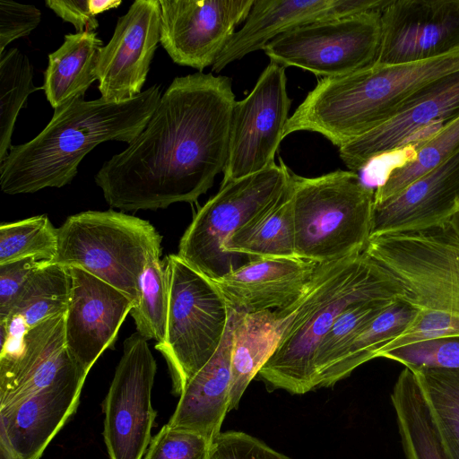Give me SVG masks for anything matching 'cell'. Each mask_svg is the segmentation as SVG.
Masks as SVG:
<instances>
[{
    "label": "cell",
    "mask_w": 459,
    "mask_h": 459,
    "mask_svg": "<svg viewBox=\"0 0 459 459\" xmlns=\"http://www.w3.org/2000/svg\"><path fill=\"white\" fill-rule=\"evenodd\" d=\"M235 102L228 76L176 77L142 133L96 173L108 204L139 211L196 202L225 169Z\"/></svg>",
    "instance_id": "cell-1"
},
{
    "label": "cell",
    "mask_w": 459,
    "mask_h": 459,
    "mask_svg": "<svg viewBox=\"0 0 459 459\" xmlns=\"http://www.w3.org/2000/svg\"><path fill=\"white\" fill-rule=\"evenodd\" d=\"M154 84L121 101L76 100L54 115L30 141L12 145L0 162V187L7 195L31 194L70 184L82 160L107 141L132 143L161 97Z\"/></svg>",
    "instance_id": "cell-2"
},
{
    "label": "cell",
    "mask_w": 459,
    "mask_h": 459,
    "mask_svg": "<svg viewBox=\"0 0 459 459\" xmlns=\"http://www.w3.org/2000/svg\"><path fill=\"white\" fill-rule=\"evenodd\" d=\"M402 297L403 291L391 273L365 251L318 264L258 378L270 392L281 389L304 394L315 390V354L336 319L356 304Z\"/></svg>",
    "instance_id": "cell-3"
},
{
    "label": "cell",
    "mask_w": 459,
    "mask_h": 459,
    "mask_svg": "<svg viewBox=\"0 0 459 459\" xmlns=\"http://www.w3.org/2000/svg\"><path fill=\"white\" fill-rule=\"evenodd\" d=\"M459 70V50L403 65H374L321 78L290 117L283 136L316 132L339 148L394 117L424 88Z\"/></svg>",
    "instance_id": "cell-4"
},
{
    "label": "cell",
    "mask_w": 459,
    "mask_h": 459,
    "mask_svg": "<svg viewBox=\"0 0 459 459\" xmlns=\"http://www.w3.org/2000/svg\"><path fill=\"white\" fill-rule=\"evenodd\" d=\"M365 252L385 267L415 311L411 325L377 358L411 343L459 337V239L447 224L371 236Z\"/></svg>",
    "instance_id": "cell-5"
},
{
    "label": "cell",
    "mask_w": 459,
    "mask_h": 459,
    "mask_svg": "<svg viewBox=\"0 0 459 459\" xmlns=\"http://www.w3.org/2000/svg\"><path fill=\"white\" fill-rule=\"evenodd\" d=\"M296 256L330 263L365 251L375 190L351 170L315 178L291 173Z\"/></svg>",
    "instance_id": "cell-6"
},
{
    "label": "cell",
    "mask_w": 459,
    "mask_h": 459,
    "mask_svg": "<svg viewBox=\"0 0 459 459\" xmlns=\"http://www.w3.org/2000/svg\"><path fill=\"white\" fill-rule=\"evenodd\" d=\"M57 234L56 255L47 264L80 268L117 289L134 305L144 267L161 255L162 237L148 221L113 210L71 215Z\"/></svg>",
    "instance_id": "cell-7"
},
{
    "label": "cell",
    "mask_w": 459,
    "mask_h": 459,
    "mask_svg": "<svg viewBox=\"0 0 459 459\" xmlns=\"http://www.w3.org/2000/svg\"><path fill=\"white\" fill-rule=\"evenodd\" d=\"M169 308L164 342L172 393L180 396L190 379L211 359L223 339L230 309L212 280L178 254L164 259Z\"/></svg>",
    "instance_id": "cell-8"
},
{
    "label": "cell",
    "mask_w": 459,
    "mask_h": 459,
    "mask_svg": "<svg viewBox=\"0 0 459 459\" xmlns=\"http://www.w3.org/2000/svg\"><path fill=\"white\" fill-rule=\"evenodd\" d=\"M291 170L279 164L221 184L195 214L183 234L178 255L210 279L236 269L238 255L227 254L222 245L259 211L278 197L290 182Z\"/></svg>",
    "instance_id": "cell-9"
},
{
    "label": "cell",
    "mask_w": 459,
    "mask_h": 459,
    "mask_svg": "<svg viewBox=\"0 0 459 459\" xmlns=\"http://www.w3.org/2000/svg\"><path fill=\"white\" fill-rule=\"evenodd\" d=\"M381 12L316 22L288 30L264 51L270 62L295 66L322 78L346 75L376 63Z\"/></svg>",
    "instance_id": "cell-10"
},
{
    "label": "cell",
    "mask_w": 459,
    "mask_h": 459,
    "mask_svg": "<svg viewBox=\"0 0 459 459\" xmlns=\"http://www.w3.org/2000/svg\"><path fill=\"white\" fill-rule=\"evenodd\" d=\"M147 341L137 332L126 339L103 403V437L109 459H143L152 440L157 364Z\"/></svg>",
    "instance_id": "cell-11"
},
{
    "label": "cell",
    "mask_w": 459,
    "mask_h": 459,
    "mask_svg": "<svg viewBox=\"0 0 459 459\" xmlns=\"http://www.w3.org/2000/svg\"><path fill=\"white\" fill-rule=\"evenodd\" d=\"M285 67L270 62L253 90L236 100L221 184L257 173L275 162L290 118Z\"/></svg>",
    "instance_id": "cell-12"
},
{
    "label": "cell",
    "mask_w": 459,
    "mask_h": 459,
    "mask_svg": "<svg viewBox=\"0 0 459 459\" xmlns=\"http://www.w3.org/2000/svg\"><path fill=\"white\" fill-rule=\"evenodd\" d=\"M160 43L172 61L199 72L213 65L254 0H159Z\"/></svg>",
    "instance_id": "cell-13"
},
{
    "label": "cell",
    "mask_w": 459,
    "mask_h": 459,
    "mask_svg": "<svg viewBox=\"0 0 459 459\" xmlns=\"http://www.w3.org/2000/svg\"><path fill=\"white\" fill-rule=\"evenodd\" d=\"M380 21L377 64H411L459 50V0H391Z\"/></svg>",
    "instance_id": "cell-14"
},
{
    "label": "cell",
    "mask_w": 459,
    "mask_h": 459,
    "mask_svg": "<svg viewBox=\"0 0 459 459\" xmlns=\"http://www.w3.org/2000/svg\"><path fill=\"white\" fill-rule=\"evenodd\" d=\"M459 116V70L424 88L394 117L339 148L340 158L351 171L366 168L380 157L420 143L423 132L437 131Z\"/></svg>",
    "instance_id": "cell-15"
},
{
    "label": "cell",
    "mask_w": 459,
    "mask_h": 459,
    "mask_svg": "<svg viewBox=\"0 0 459 459\" xmlns=\"http://www.w3.org/2000/svg\"><path fill=\"white\" fill-rule=\"evenodd\" d=\"M87 375L78 368L0 407V459H39L76 411Z\"/></svg>",
    "instance_id": "cell-16"
},
{
    "label": "cell",
    "mask_w": 459,
    "mask_h": 459,
    "mask_svg": "<svg viewBox=\"0 0 459 459\" xmlns=\"http://www.w3.org/2000/svg\"><path fill=\"white\" fill-rule=\"evenodd\" d=\"M160 31L159 0H136L117 19L99 53L96 76L100 98L121 101L142 92Z\"/></svg>",
    "instance_id": "cell-17"
},
{
    "label": "cell",
    "mask_w": 459,
    "mask_h": 459,
    "mask_svg": "<svg viewBox=\"0 0 459 459\" xmlns=\"http://www.w3.org/2000/svg\"><path fill=\"white\" fill-rule=\"evenodd\" d=\"M71 288L65 318V343L89 373L117 333L134 303L113 286L77 267H68Z\"/></svg>",
    "instance_id": "cell-18"
},
{
    "label": "cell",
    "mask_w": 459,
    "mask_h": 459,
    "mask_svg": "<svg viewBox=\"0 0 459 459\" xmlns=\"http://www.w3.org/2000/svg\"><path fill=\"white\" fill-rule=\"evenodd\" d=\"M378 0H254L243 27L213 64L219 73L233 61L264 49L273 39L305 24L377 11Z\"/></svg>",
    "instance_id": "cell-19"
},
{
    "label": "cell",
    "mask_w": 459,
    "mask_h": 459,
    "mask_svg": "<svg viewBox=\"0 0 459 459\" xmlns=\"http://www.w3.org/2000/svg\"><path fill=\"white\" fill-rule=\"evenodd\" d=\"M459 211V150L398 195L374 204L371 236L441 227Z\"/></svg>",
    "instance_id": "cell-20"
},
{
    "label": "cell",
    "mask_w": 459,
    "mask_h": 459,
    "mask_svg": "<svg viewBox=\"0 0 459 459\" xmlns=\"http://www.w3.org/2000/svg\"><path fill=\"white\" fill-rule=\"evenodd\" d=\"M317 264L297 256L255 258L211 280L229 309L258 313L285 308L300 298Z\"/></svg>",
    "instance_id": "cell-21"
},
{
    "label": "cell",
    "mask_w": 459,
    "mask_h": 459,
    "mask_svg": "<svg viewBox=\"0 0 459 459\" xmlns=\"http://www.w3.org/2000/svg\"><path fill=\"white\" fill-rule=\"evenodd\" d=\"M237 315L230 309L220 347L182 391L168 422L171 428L196 432L211 440L221 432L230 406L231 351Z\"/></svg>",
    "instance_id": "cell-22"
},
{
    "label": "cell",
    "mask_w": 459,
    "mask_h": 459,
    "mask_svg": "<svg viewBox=\"0 0 459 459\" xmlns=\"http://www.w3.org/2000/svg\"><path fill=\"white\" fill-rule=\"evenodd\" d=\"M70 288L68 267L43 262L30 276L9 315L0 321V374L8 371L21 356L29 330L66 311Z\"/></svg>",
    "instance_id": "cell-23"
},
{
    "label": "cell",
    "mask_w": 459,
    "mask_h": 459,
    "mask_svg": "<svg viewBox=\"0 0 459 459\" xmlns=\"http://www.w3.org/2000/svg\"><path fill=\"white\" fill-rule=\"evenodd\" d=\"M296 307L297 300L281 309L238 313L231 351L229 411L238 407L247 387L273 354Z\"/></svg>",
    "instance_id": "cell-24"
},
{
    "label": "cell",
    "mask_w": 459,
    "mask_h": 459,
    "mask_svg": "<svg viewBox=\"0 0 459 459\" xmlns=\"http://www.w3.org/2000/svg\"><path fill=\"white\" fill-rule=\"evenodd\" d=\"M102 47L95 31L69 33L48 55L42 90L54 111L84 100L85 92L97 81L96 65Z\"/></svg>",
    "instance_id": "cell-25"
},
{
    "label": "cell",
    "mask_w": 459,
    "mask_h": 459,
    "mask_svg": "<svg viewBox=\"0 0 459 459\" xmlns=\"http://www.w3.org/2000/svg\"><path fill=\"white\" fill-rule=\"evenodd\" d=\"M222 249L251 259L296 256L291 176L282 193L229 236Z\"/></svg>",
    "instance_id": "cell-26"
},
{
    "label": "cell",
    "mask_w": 459,
    "mask_h": 459,
    "mask_svg": "<svg viewBox=\"0 0 459 459\" xmlns=\"http://www.w3.org/2000/svg\"><path fill=\"white\" fill-rule=\"evenodd\" d=\"M410 368L416 377L443 459H459V368Z\"/></svg>",
    "instance_id": "cell-27"
},
{
    "label": "cell",
    "mask_w": 459,
    "mask_h": 459,
    "mask_svg": "<svg viewBox=\"0 0 459 459\" xmlns=\"http://www.w3.org/2000/svg\"><path fill=\"white\" fill-rule=\"evenodd\" d=\"M391 403L406 459H443L416 377L408 368L394 385Z\"/></svg>",
    "instance_id": "cell-28"
},
{
    "label": "cell",
    "mask_w": 459,
    "mask_h": 459,
    "mask_svg": "<svg viewBox=\"0 0 459 459\" xmlns=\"http://www.w3.org/2000/svg\"><path fill=\"white\" fill-rule=\"evenodd\" d=\"M414 309L398 299L385 307L352 340L333 368L329 387L349 377L360 365L376 359L377 353L411 325Z\"/></svg>",
    "instance_id": "cell-29"
},
{
    "label": "cell",
    "mask_w": 459,
    "mask_h": 459,
    "mask_svg": "<svg viewBox=\"0 0 459 459\" xmlns=\"http://www.w3.org/2000/svg\"><path fill=\"white\" fill-rule=\"evenodd\" d=\"M459 150V116L417 144L415 151L387 170L377 186L374 204L398 195Z\"/></svg>",
    "instance_id": "cell-30"
},
{
    "label": "cell",
    "mask_w": 459,
    "mask_h": 459,
    "mask_svg": "<svg viewBox=\"0 0 459 459\" xmlns=\"http://www.w3.org/2000/svg\"><path fill=\"white\" fill-rule=\"evenodd\" d=\"M33 65L18 48L6 49L0 55V162L8 154L20 110L28 97L41 90L33 83Z\"/></svg>",
    "instance_id": "cell-31"
},
{
    "label": "cell",
    "mask_w": 459,
    "mask_h": 459,
    "mask_svg": "<svg viewBox=\"0 0 459 459\" xmlns=\"http://www.w3.org/2000/svg\"><path fill=\"white\" fill-rule=\"evenodd\" d=\"M394 300L359 303L346 309L336 319L322 339L315 354L313 364L315 389L329 387L331 374L347 347L362 328Z\"/></svg>",
    "instance_id": "cell-32"
},
{
    "label": "cell",
    "mask_w": 459,
    "mask_h": 459,
    "mask_svg": "<svg viewBox=\"0 0 459 459\" xmlns=\"http://www.w3.org/2000/svg\"><path fill=\"white\" fill-rule=\"evenodd\" d=\"M58 234L47 215L0 226V264L33 257L50 263L57 253Z\"/></svg>",
    "instance_id": "cell-33"
},
{
    "label": "cell",
    "mask_w": 459,
    "mask_h": 459,
    "mask_svg": "<svg viewBox=\"0 0 459 459\" xmlns=\"http://www.w3.org/2000/svg\"><path fill=\"white\" fill-rule=\"evenodd\" d=\"M169 308L165 262L152 257L139 279V298L130 311L136 330L146 340L161 344L166 337Z\"/></svg>",
    "instance_id": "cell-34"
},
{
    "label": "cell",
    "mask_w": 459,
    "mask_h": 459,
    "mask_svg": "<svg viewBox=\"0 0 459 459\" xmlns=\"http://www.w3.org/2000/svg\"><path fill=\"white\" fill-rule=\"evenodd\" d=\"M410 368H459V337L428 340L382 353Z\"/></svg>",
    "instance_id": "cell-35"
},
{
    "label": "cell",
    "mask_w": 459,
    "mask_h": 459,
    "mask_svg": "<svg viewBox=\"0 0 459 459\" xmlns=\"http://www.w3.org/2000/svg\"><path fill=\"white\" fill-rule=\"evenodd\" d=\"M212 440L168 423L152 437L143 459H208Z\"/></svg>",
    "instance_id": "cell-36"
},
{
    "label": "cell",
    "mask_w": 459,
    "mask_h": 459,
    "mask_svg": "<svg viewBox=\"0 0 459 459\" xmlns=\"http://www.w3.org/2000/svg\"><path fill=\"white\" fill-rule=\"evenodd\" d=\"M208 459H291L243 431L220 432L212 440Z\"/></svg>",
    "instance_id": "cell-37"
},
{
    "label": "cell",
    "mask_w": 459,
    "mask_h": 459,
    "mask_svg": "<svg viewBox=\"0 0 459 459\" xmlns=\"http://www.w3.org/2000/svg\"><path fill=\"white\" fill-rule=\"evenodd\" d=\"M121 0H47L45 4L64 22L74 25L76 32L94 31L96 18L106 11L117 8Z\"/></svg>",
    "instance_id": "cell-38"
},
{
    "label": "cell",
    "mask_w": 459,
    "mask_h": 459,
    "mask_svg": "<svg viewBox=\"0 0 459 459\" xmlns=\"http://www.w3.org/2000/svg\"><path fill=\"white\" fill-rule=\"evenodd\" d=\"M40 20V11L32 4L0 0V55L12 41L28 36Z\"/></svg>",
    "instance_id": "cell-39"
},
{
    "label": "cell",
    "mask_w": 459,
    "mask_h": 459,
    "mask_svg": "<svg viewBox=\"0 0 459 459\" xmlns=\"http://www.w3.org/2000/svg\"><path fill=\"white\" fill-rule=\"evenodd\" d=\"M42 264L43 262L30 257L0 264V321L9 315L21 290Z\"/></svg>",
    "instance_id": "cell-40"
},
{
    "label": "cell",
    "mask_w": 459,
    "mask_h": 459,
    "mask_svg": "<svg viewBox=\"0 0 459 459\" xmlns=\"http://www.w3.org/2000/svg\"><path fill=\"white\" fill-rule=\"evenodd\" d=\"M459 239V211H457L446 223Z\"/></svg>",
    "instance_id": "cell-41"
}]
</instances>
